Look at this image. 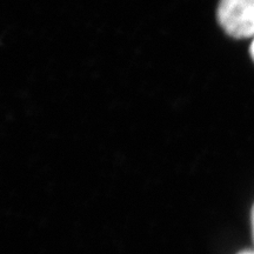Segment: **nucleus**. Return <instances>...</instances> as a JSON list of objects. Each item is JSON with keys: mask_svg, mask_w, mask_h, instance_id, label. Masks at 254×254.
Instances as JSON below:
<instances>
[{"mask_svg": "<svg viewBox=\"0 0 254 254\" xmlns=\"http://www.w3.org/2000/svg\"><path fill=\"white\" fill-rule=\"evenodd\" d=\"M218 20L232 37H254V0H220Z\"/></svg>", "mask_w": 254, "mask_h": 254, "instance_id": "nucleus-1", "label": "nucleus"}, {"mask_svg": "<svg viewBox=\"0 0 254 254\" xmlns=\"http://www.w3.org/2000/svg\"><path fill=\"white\" fill-rule=\"evenodd\" d=\"M251 226H252V238L254 241V205L252 207V211H251Z\"/></svg>", "mask_w": 254, "mask_h": 254, "instance_id": "nucleus-2", "label": "nucleus"}, {"mask_svg": "<svg viewBox=\"0 0 254 254\" xmlns=\"http://www.w3.org/2000/svg\"><path fill=\"white\" fill-rule=\"evenodd\" d=\"M238 254H254V250H245V251H241Z\"/></svg>", "mask_w": 254, "mask_h": 254, "instance_id": "nucleus-3", "label": "nucleus"}, {"mask_svg": "<svg viewBox=\"0 0 254 254\" xmlns=\"http://www.w3.org/2000/svg\"><path fill=\"white\" fill-rule=\"evenodd\" d=\"M251 55H252L253 59H254V39H253V43H252V45H251Z\"/></svg>", "mask_w": 254, "mask_h": 254, "instance_id": "nucleus-4", "label": "nucleus"}]
</instances>
